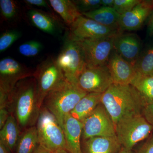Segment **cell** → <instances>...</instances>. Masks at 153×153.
I'll return each instance as SVG.
<instances>
[{"label":"cell","instance_id":"cell-1","mask_svg":"<svg viewBox=\"0 0 153 153\" xmlns=\"http://www.w3.org/2000/svg\"><path fill=\"white\" fill-rule=\"evenodd\" d=\"M8 108L22 132L36 126L41 108L38 104L37 81L34 76L17 83L9 96Z\"/></svg>","mask_w":153,"mask_h":153},{"label":"cell","instance_id":"cell-2","mask_svg":"<svg viewBox=\"0 0 153 153\" xmlns=\"http://www.w3.org/2000/svg\"><path fill=\"white\" fill-rule=\"evenodd\" d=\"M101 103L109 114L114 126L123 119L141 114L145 106L141 96L131 84L113 83L102 94Z\"/></svg>","mask_w":153,"mask_h":153},{"label":"cell","instance_id":"cell-3","mask_svg":"<svg viewBox=\"0 0 153 153\" xmlns=\"http://www.w3.org/2000/svg\"><path fill=\"white\" fill-rule=\"evenodd\" d=\"M88 93L66 79L48 94L43 106L55 117L62 128L65 116Z\"/></svg>","mask_w":153,"mask_h":153},{"label":"cell","instance_id":"cell-4","mask_svg":"<svg viewBox=\"0 0 153 153\" xmlns=\"http://www.w3.org/2000/svg\"><path fill=\"white\" fill-rule=\"evenodd\" d=\"M115 128L117 138L122 147L129 150L150 136L153 130V126L142 114L122 120Z\"/></svg>","mask_w":153,"mask_h":153},{"label":"cell","instance_id":"cell-5","mask_svg":"<svg viewBox=\"0 0 153 153\" xmlns=\"http://www.w3.org/2000/svg\"><path fill=\"white\" fill-rule=\"evenodd\" d=\"M36 126L40 145L52 152L67 151L63 128L55 117L44 106L41 108Z\"/></svg>","mask_w":153,"mask_h":153},{"label":"cell","instance_id":"cell-6","mask_svg":"<svg viewBox=\"0 0 153 153\" xmlns=\"http://www.w3.org/2000/svg\"><path fill=\"white\" fill-rule=\"evenodd\" d=\"M35 70L15 59L7 57L0 61V108L7 107L9 96L17 83L34 76Z\"/></svg>","mask_w":153,"mask_h":153},{"label":"cell","instance_id":"cell-7","mask_svg":"<svg viewBox=\"0 0 153 153\" xmlns=\"http://www.w3.org/2000/svg\"><path fill=\"white\" fill-rule=\"evenodd\" d=\"M66 39L56 60L66 79L77 85L79 76L86 67L85 57L76 41Z\"/></svg>","mask_w":153,"mask_h":153},{"label":"cell","instance_id":"cell-8","mask_svg":"<svg viewBox=\"0 0 153 153\" xmlns=\"http://www.w3.org/2000/svg\"><path fill=\"white\" fill-rule=\"evenodd\" d=\"M33 76L37 81L38 104L41 108L48 94L66 79L56 59L52 56L38 64Z\"/></svg>","mask_w":153,"mask_h":153},{"label":"cell","instance_id":"cell-9","mask_svg":"<svg viewBox=\"0 0 153 153\" xmlns=\"http://www.w3.org/2000/svg\"><path fill=\"white\" fill-rule=\"evenodd\" d=\"M82 123V140L94 137H116L112 119L101 103Z\"/></svg>","mask_w":153,"mask_h":153},{"label":"cell","instance_id":"cell-10","mask_svg":"<svg viewBox=\"0 0 153 153\" xmlns=\"http://www.w3.org/2000/svg\"><path fill=\"white\" fill-rule=\"evenodd\" d=\"M123 31L105 27L84 16H79L69 27L67 38L74 41L115 37Z\"/></svg>","mask_w":153,"mask_h":153},{"label":"cell","instance_id":"cell-11","mask_svg":"<svg viewBox=\"0 0 153 153\" xmlns=\"http://www.w3.org/2000/svg\"><path fill=\"white\" fill-rule=\"evenodd\" d=\"M114 37L76 41L82 49L86 66L98 67L107 65L114 49Z\"/></svg>","mask_w":153,"mask_h":153},{"label":"cell","instance_id":"cell-12","mask_svg":"<svg viewBox=\"0 0 153 153\" xmlns=\"http://www.w3.org/2000/svg\"><path fill=\"white\" fill-rule=\"evenodd\" d=\"M113 83L107 65L98 67L86 66L79 76L77 85L87 93L103 94Z\"/></svg>","mask_w":153,"mask_h":153},{"label":"cell","instance_id":"cell-13","mask_svg":"<svg viewBox=\"0 0 153 153\" xmlns=\"http://www.w3.org/2000/svg\"><path fill=\"white\" fill-rule=\"evenodd\" d=\"M114 49L124 60L134 67L141 53V42L134 33H120L114 39Z\"/></svg>","mask_w":153,"mask_h":153},{"label":"cell","instance_id":"cell-14","mask_svg":"<svg viewBox=\"0 0 153 153\" xmlns=\"http://www.w3.org/2000/svg\"><path fill=\"white\" fill-rule=\"evenodd\" d=\"M153 12V1H141L131 10L121 15V30L124 32L139 30Z\"/></svg>","mask_w":153,"mask_h":153},{"label":"cell","instance_id":"cell-15","mask_svg":"<svg viewBox=\"0 0 153 153\" xmlns=\"http://www.w3.org/2000/svg\"><path fill=\"white\" fill-rule=\"evenodd\" d=\"M107 66L115 84L129 85L137 74L134 67L114 49L110 56Z\"/></svg>","mask_w":153,"mask_h":153},{"label":"cell","instance_id":"cell-16","mask_svg":"<svg viewBox=\"0 0 153 153\" xmlns=\"http://www.w3.org/2000/svg\"><path fill=\"white\" fill-rule=\"evenodd\" d=\"M83 125L70 114L65 116L63 128L66 139L67 151L69 153H82L81 139Z\"/></svg>","mask_w":153,"mask_h":153},{"label":"cell","instance_id":"cell-17","mask_svg":"<svg viewBox=\"0 0 153 153\" xmlns=\"http://www.w3.org/2000/svg\"><path fill=\"white\" fill-rule=\"evenodd\" d=\"M27 16L33 26L44 33L57 36L62 32V27L58 19L52 14L36 9L28 11Z\"/></svg>","mask_w":153,"mask_h":153},{"label":"cell","instance_id":"cell-18","mask_svg":"<svg viewBox=\"0 0 153 153\" xmlns=\"http://www.w3.org/2000/svg\"><path fill=\"white\" fill-rule=\"evenodd\" d=\"M122 146L117 137H94L82 140V153H119Z\"/></svg>","mask_w":153,"mask_h":153},{"label":"cell","instance_id":"cell-19","mask_svg":"<svg viewBox=\"0 0 153 153\" xmlns=\"http://www.w3.org/2000/svg\"><path fill=\"white\" fill-rule=\"evenodd\" d=\"M82 16L107 27L120 30V15L114 8L100 7L94 10L82 13Z\"/></svg>","mask_w":153,"mask_h":153},{"label":"cell","instance_id":"cell-20","mask_svg":"<svg viewBox=\"0 0 153 153\" xmlns=\"http://www.w3.org/2000/svg\"><path fill=\"white\" fill-rule=\"evenodd\" d=\"M102 95L101 93H88L79 100L69 114L74 118L82 122L101 103Z\"/></svg>","mask_w":153,"mask_h":153},{"label":"cell","instance_id":"cell-21","mask_svg":"<svg viewBox=\"0 0 153 153\" xmlns=\"http://www.w3.org/2000/svg\"><path fill=\"white\" fill-rule=\"evenodd\" d=\"M22 131L16 118L10 114L0 131V143L11 153H14Z\"/></svg>","mask_w":153,"mask_h":153},{"label":"cell","instance_id":"cell-22","mask_svg":"<svg viewBox=\"0 0 153 153\" xmlns=\"http://www.w3.org/2000/svg\"><path fill=\"white\" fill-rule=\"evenodd\" d=\"M49 3L68 27H70L76 19L82 16L74 1L49 0Z\"/></svg>","mask_w":153,"mask_h":153},{"label":"cell","instance_id":"cell-23","mask_svg":"<svg viewBox=\"0 0 153 153\" xmlns=\"http://www.w3.org/2000/svg\"><path fill=\"white\" fill-rule=\"evenodd\" d=\"M39 145L37 127L33 126L22 132L14 153H33Z\"/></svg>","mask_w":153,"mask_h":153},{"label":"cell","instance_id":"cell-24","mask_svg":"<svg viewBox=\"0 0 153 153\" xmlns=\"http://www.w3.org/2000/svg\"><path fill=\"white\" fill-rule=\"evenodd\" d=\"M131 85L141 96L145 105L153 102V75H143L137 72Z\"/></svg>","mask_w":153,"mask_h":153},{"label":"cell","instance_id":"cell-25","mask_svg":"<svg viewBox=\"0 0 153 153\" xmlns=\"http://www.w3.org/2000/svg\"><path fill=\"white\" fill-rule=\"evenodd\" d=\"M134 68L137 72L143 75H153V46L140 53Z\"/></svg>","mask_w":153,"mask_h":153},{"label":"cell","instance_id":"cell-26","mask_svg":"<svg viewBox=\"0 0 153 153\" xmlns=\"http://www.w3.org/2000/svg\"><path fill=\"white\" fill-rule=\"evenodd\" d=\"M0 11L3 20L11 22L19 16V5L16 1L13 0H1Z\"/></svg>","mask_w":153,"mask_h":153},{"label":"cell","instance_id":"cell-27","mask_svg":"<svg viewBox=\"0 0 153 153\" xmlns=\"http://www.w3.org/2000/svg\"><path fill=\"white\" fill-rule=\"evenodd\" d=\"M43 44L37 41H30L21 44L18 48L20 54L27 57H36L43 49Z\"/></svg>","mask_w":153,"mask_h":153},{"label":"cell","instance_id":"cell-28","mask_svg":"<svg viewBox=\"0 0 153 153\" xmlns=\"http://www.w3.org/2000/svg\"><path fill=\"white\" fill-rule=\"evenodd\" d=\"M22 36V33L16 30L5 31L0 36V52H4L12 46L14 42Z\"/></svg>","mask_w":153,"mask_h":153},{"label":"cell","instance_id":"cell-29","mask_svg":"<svg viewBox=\"0 0 153 153\" xmlns=\"http://www.w3.org/2000/svg\"><path fill=\"white\" fill-rule=\"evenodd\" d=\"M141 1V0H114L113 8L120 15L131 10Z\"/></svg>","mask_w":153,"mask_h":153},{"label":"cell","instance_id":"cell-30","mask_svg":"<svg viewBox=\"0 0 153 153\" xmlns=\"http://www.w3.org/2000/svg\"><path fill=\"white\" fill-rule=\"evenodd\" d=\"M74 2L81 14L94 10L101 7V0H78Z\"/></svg>","mask_w":153,"mask_h":153},{"label":"cell","instance_id":"cell-31","mask_svg":"<svg viewBox=\"0 0 153 153\" xmlns=\"http://www.w3.org/2000/svg\"><path fill=\"white\" fill-rule=\"evenodd\" d=\"M142 114L148 122L153 126V102L145 105Z\"/></svg>","mask_w":153,"mask_h":153},{"label":"cell","instance_id":"cell-32","mask_svg":"<svg viewBox=\"0 0 153 153\" xmlns=\"http://www.w3.org/2000/svg\"><path fill=\"white\" fill-rule=\"evenodd\" d=\"M137 153H153V135L148 138Z\"/></svg>","mask_w":153,"mask_h":153},{"label":"cell","instance_id":"cell-33","mask_svg":"<svg viewBox=\"0 0 153 153\" xmlns=\"http://www.w3.org/2000/svg\"><path fill=\"white\" fill-rule=\"evenodd\" d=\"M25 2L29 6H36L39 7L45 8L50 9V7L49 3L44 0H26Z\"/></svg>","mask_w":153,"mask_h":153},{"label":"cell","instance_id":"cell-34","mask_svg":"<svg viewBox=\"0 0 153 153\" xmlns=\"http://www.w3.org/2000/svg\"><path fill=\"white\" fill-rule=\"evenodd\" d=\"M10 115L8 108H0V129L4 125Z\"/></svg>","mask_w":153,"mask_h":153},{"label":"cell","instance_id":"cell-35","mask_svg":"<svg viewBox=\"0 0 153 153\" xmlns=\"http://www.w3.org/2000/svg\"><path fill=\"white\" fill-rule=\"evenodd\" d=\"M114 0H101V7L113 8Z\"/></svg>","mask_w":153,"mask_h":153},{"label":"cell","instance_id":"cell-36","mask_svg":"<svg viewBox=\"0 0 153 153\" xmlns=\"http://www.w3.org/2000/svg\"><path fill=\"white\" fill-rule=\"evenodd\" d=\"M49 150L47 149L43 146L39 145L38 148L33 153H52Z\"/></svg>","mask_w":153,"mask_h":153},{"label":"cell","instance_id":"cell-37","mask_svg":"<svg viewBox=\"0 0 153 153\" xmlns=\"http://www.w3.org/2000/svg\"><path fill=\"white\" fill-rule=\"evenodd\" d=\"M149 30L151 35H153V12L149 23Z\"/></svg>","mask_w":153,"mask_h":153},{"label":"cell","instance_id":"cell-38","mask_svg":"<svg viewBox=\"0 0 153 153\" xmlns=\"http://www.w3.org/2000/svg\"><path fill=\"white\" fill-rule=\"evenodd\" d=\"M0 153H11L7 148L2 144L0 143Z\"/></svg>","mask_w":153,"mask_h":153},{"label":"cell","instance_id":"cell-39","mask_svg":"<svg viewBox=\"0 0 153 153\" xmlns=\"http://www.w3.org/2000/svg\"><path fill=\"white\" fill-rule=\"evenodd\" d=\"M119 153H134L132 152V150L128 149H126V148L122 147L120 150V151Z\"/></svg>","mask_w":153,"mask_h":153},{"label":"cell","instance_id":"cell-40","mask_svg":"<svg viewBox=\"0 0 153 153\" xmlns=\"http://www.w3.org/2000/svg\"><path fill=\"white\" fill-rule=\"evenodd\" d=\"M52 153H69L68 152L65 150H58L56 151V152H54Z\"/></svg>","mask_w":153,"mask_h":153}]
</instances>
